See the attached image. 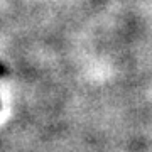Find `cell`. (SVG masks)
<instances>
[{"instance_id":"obj_1","label":"cell","mask_w":152,"mask_h":152,"mask_svg":"<svg viewBox=\"0 0 152 152\" xmlns=\"http://www.w3.org/2000/svg\"><path fill=\"white\" fill-rule=\"evenodd\" d=\"M7 73H9V69H7V66L4 64V63H0V78H2V76H5Z\"/></svg>"}]
</instances>
